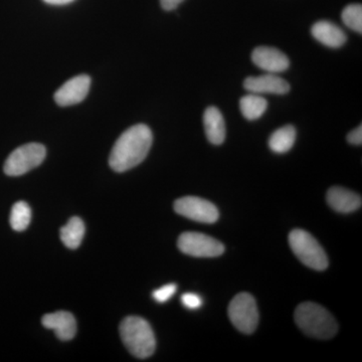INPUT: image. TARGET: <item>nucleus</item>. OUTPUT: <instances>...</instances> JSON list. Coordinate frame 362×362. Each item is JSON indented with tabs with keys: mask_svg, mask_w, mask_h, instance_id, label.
<instances>
[{
	"mask_svg": "<svg viewBox=\"0 0 362 362\" xmlns=\"http://www.w3.org/2000/svg\"><path fill=\"white\" fill-rule=\"evenodd\" d=\"M327 202L338 213L349 214L361 209L362 199L361 195L351 190L333 187L328 190Z\"/></svg>",
	"mask_w": 362,
	"mask_h": 362,
	"instance_id": "nucleus-13",
	"label": "nucleus"
},
{
	"mask_svg": "<svg viewBox=\"0 0 362 362\" xmlns=\"http://www.w3.org/2000/svg\"><path fill=\"white\" fill-rule=\"evenodd\" d=\"M204 125L209 141L214 145L223 144L226 134L225 119L216 107H209L204 111Z\"/></svg>",
	"mask_w": 362,
	"mask_h": 362,
	"instance_id": "nucleus-15",
	"label": "nucleus"
},
{
	"mask_svg": "<svg viewBox=\"0 0 362 362\" xmlns=\"http://www.w3.org/2000/svg\"><path fill=\"white\" fill-rule=\"evenodd\" d=\"M252 61L258 68L271 74L282 73L290 66L289 59L284 52L271 47L255 49L252 54Z\"/></svg>",
	"mask_w": 362,
	"mask_h": 362,
	"instance_id": "nucleus-10",
	"label": "nucleus"
},
{
	"mask_svg": "<svg viewBox=\"0 0 362 362\" xmlns=\"http://www.w3.org/2000/svg\"><path fill=\"white\" fill-rule=\"evenodd\" d=\"M267 108H268V102L265 98L259 96V94L251 93L240 100V112L243 116L250 121L261 118Z\"/></svg>",
	"mask_w": 362,
	"mask_h": 362,
	"instance_id": "nucleus-18",
	"label": "nucleus"
},
{
	"mask_svg": "<svg viewBox=\"0 0 362 362\" xmlns=\"http://www.w3.org/2000/svg\"><path fill=\"white\" fill-rule=\"evenodd\" d=\"M59 235H61L62 242L66 247L71 250L78 249L84 239V221L78 216H74L66 226L61 228Z\"/></svg>",
	"mask_w": 362,
	"mask_h": 362,
	"instance_id": "nucleus-16",
	"label": "nucleus"
},
{
	"mask_svg": "<svg viewBox=\"0 0 362 362\" xmlns=\"http://www.w3.org/2000/svg\"><path fill=\"white\" fill-rule=\"evenodd\" d=\"M289 244L305 266L317 271L327 269V255L311 233L300 228L293 230L289 235Z\"/></svg>",
	"mask_w": 362,
	"mask_h": 362,
	"instance_id": "nucleus-4",
	"label": "nucleus"
},
{
	"mask_svg": "<svg viewBox=\"0 0 362 362\" xmlns=\"http://www.w3.org/2000/svg\"><path fill=\"white\" fill-rule=\"evenodd\" d=\"M90 86L89 76L78 75L77 77L71 78L54 93V101L62 107L81 103L87 97Z\"/></svg>",
	"mask_w": 362,
	"mask_h": 362,
	"instance_id": "nucleus-9",
	"label": "nucleus"
},
{
	"mask_svg": "<svg viewBox=\"0 0 362 362\" xmlns=\"http://www.w3.org/2000/svg\"><path fill=\"white\" fill-rule=\"evenodd\" d=\"M120 335L126 349L137 358H148L156 351V335L150 324L141 317L129 316L124 319Z\"/></svg>",
	"mask_w": 362,
	"mask_h": 362,
	"instance_id": "nucleus-3",
	"label": "nucleus"
},
{
	"mask_svg": "<svg viewBox=\"0 0 362 362\" xmlns=\"http://www.w3.org/2000/svg\"><path fill=\"white\" fill-rule=\"evenodd\" d=\"M47 150L40 143H28L11 152L4 163V173L8 176H21L37 168L45 160Z\"/></svg>",
	"mask_w": 362,
	"mask_h": 362,
	"instance_id": "nucleus-5",
	"label": "nucleus"
},
{
	"mask_svg": "<svg viewBox=\"0 0 362 362\" xmlns=\"http://www.w3.org/2000/svg\"><path fill=\"white\" fill-rule=\"evenodd\" d=\"M245 89L254 94L285 95L290 90V85L276 74L268 73L259 77H249L245 80Z\"/></svg>",
	"mask_w": 362,
	"mask_h": 362,
	"instance_id": "nucleus-11",
	"label": "nucleus"
},
{
	"mask_svg": "<svg viewBox=\"0 0 362 362\" xmlns=\"http://www.w3.org/2000/svg\"><path fill=\"white\" fill-rule=\"evenodd\" d=\"M311 33L319 42L333 49L342 47L347 40L346 33L330 21H318L312 26Z\"/></svg>",
	"mask_w": 362,
	"mask_h": 362,
	"instance_id": "nucleus-14",
	"label": "nucleus"
},
{
	"mask_svg": "<svg viewBox=\"0 0 362 362\" xmlns=\"http://www.w3.org/2000/svg\"><path fill=\"white\" fill-rule=\"evenodd\" d=\"M152 142L153 135L145 124H137L128 128L112 149L109 157L111 168L116 173H125L139 165L148 156Z\"/></svg>",
	"mask_w": 362,
	"mask_h": 362,
	"instance_id": "nucleus-1",
	"label": "nucleus"
},
{
	"mask_svg": "<svg viewBox=\"0 0 362 362\" xmlns=\"http://www.w3.org/2000/svg\"><path fill=\"white\" fill-rule=\"evenodd\" d=\"M176 290H177V287L175 284L164 285L163 287L159 288L153 292V298L159 303H164L175 294Z\"/></svg>",
	"mask_w": 362,
	"mask_h": 362,
	"instance_id": "nucleus-21",
	"label": "nucleus"
},
{
	"mask_svg": "<svg viewBox=\"0 0 362 362\" xmlns=\"http://www.w3.org/2000/svg\"><path fill=\"white\" fill-rule=\"evenodd\" d=\"M183 1L185 0H160V4L164 11H170L175 9Z\"/></svg>",
	"mask_w": 362,
	"mask_h": 362,
	"instance_id": "nucleus-24",
	"label": "nucleus"
},
{
	"mask_svg": "<svg viewBox=\"0 0 362 362\" xmlns=\"http://www.w3.org/2000/svg\"><path fill=\"white\" fill-rule=\"evenodd\" d=\"M42 325L56 333L57 337L63 341H69L76 337L77 322L73 314L66 311H58L47 314L42 318Z\"/></svg>",
	"mask_w": 362,
	"mask_h": 362,
	"instance_id": "nucleus-12",
	"label": "nucleus"
},
{
	"mask_svg": "<svg viewBox=\"0 0 362 362\" xmlns=\"http://www.w3.org/2000/svg\"><path fill=\"white\" fill-rule=\"evenodd\" d=\"M347 141L352 145H361L362 144V126L359 125L356 129L352 130L351 132L347 135Z\"/></svg>",
	"mask_w": 362,
	"mask_h": 362,
	"instance_id": "nucleus-23",
	"label": "nucleus"
},
{
	"mask_svg": "<svg viewBox=\"0 0 362 362\" xmlns=\"http://www.w3.org/2000/svg\"><path fill=\"white\" fill-rule=\"evenodd\" d=\"M177 246L183 254L197 258H214L225 252V246L221 242L201 233H183Z\"/></svg>",
	"mask_w": 362,
	"mask_h": 362,
	"instance_id": "nucleus-7",
	"label": "nucleus"
},
{
	"mask_svg": "<svg viewBox=\"0 0 362 362\" xmlns=\"http://www.w3.org/2000/svg\"><path fill=\"white\" fill-rule=\"evenodd\" d=\"M181 302L188 309H199L202 306V300L199 295L194 294V293H185L181 297Z\"/></svg>",
	"mask_w": 362,
	"mask_h": 362,
	"instance_id": "nucleus-22",
	"label": "nucleus"
},
{
	"mask_svg": "<svg viewBox=\"0 0 362 362\" xmlns=\"http://www.w3.org/2000/svg\"><path fill=\"white\" fill-rule=\"evenodd\" d=\"M295 321L305 334L317 339H330L338 331L334 317L324 307L313 302H305L297 307Z\"/></svg>",
	"mask_w": 362,
	"mask_h": 362,
	"instance_id": "nucleus-2",
	"label": "nucleus"
},
{
	"mask_svg": "<svg viewBox=\"0 0 362 362\" xmlns=\"http://www.w3.org/2000/svg\"><path fill=\"white\" fill-rule=\"evenodd\" d=\"M228 312L230 320L240 332L251 334L258 327V307L249 293H240L233 298Z\"/></svg>",
	"mask_w": 362,
	"mask_h": 362,
	"instance_id": "nucleus-6",
	"label": "nucleus"
},
{
	"mask_svg": "<svg viewBox=\"0 0 362 362\" xmlns=\"http://www.w3.org/2000/svg\"><path fill=\"white\" fill-rule=\"evenodd\" d=\"M32 221V209L25 202H18L11 209V228L16 232H23L30 226Z\"/></svg>",
	"mask_w": 362,
	"mask_h": 362,
	"instance_id": "nucleus-19",
	"label": "nucleus"
},
{
	"mask_svg": "<svg viewBox=\"0 0 362 362\" xmlns=\"http://www.w3.org/2000/svg\"><path fill=\"white\" fill-rule=\"evenodd\" d=\"M342 21L347 28L354 32L362 33V6L361 4H350L345 7L341 14Z\"/></svg>",
	"mask_w": 362,
	"mask_h": 362,
	"instance_id": "nucleus-20",
	"label": "nucleus"
},
{
	"mask_svg": "<svg viewBox=\"0 0 362 362\" xmlns=\"http://www.w3.org/2000/svg\"><path fill=\"white\" fill-rule=\"evenodd\" d=\"M296 140V129L294 126L286 125L279 128L270 136L269 147L275 153L282 154L289 151Z\"/></svg>",
	"mask_w": 362,
	"mask_h": 362,
	"instance_id": "nucleus-17",
	"label": "nucleus"
},
{
	"mask_svg": "<svg viewBox=\"0 0 362 362\" xmlns=\"http://www.w3.org/2000/svg\"><path fill=\"white\" fill-rule=\"evenodd\" d=\"M175 211L197 223H214L220 218L218 209L211 202L197 197H183L175 202Z\"/></svg>",
	"mask_w": 362,
	"mask_h": 362,
	"instance_id": "nucleus-8",
	"label": "nucleus"
},
{
	"mask_svg": "<svg viewBox=\"0 0 362 362\" xmlns=\"http://www.w3.org/2000/svg\"><path fill=\"white\" fill-rule=\"evenodd\" d=\"M45 4H52V6H65V4H71L74 0H44Z\"/></svg>",
	"mask_w": 362,
	"mask_h": 362,
	"instance_id": "nucleus-25",
	"label": "nucleus"
}]
</instances>
